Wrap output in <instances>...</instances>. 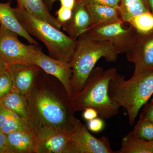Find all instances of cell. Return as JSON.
<instances>
[{
	"label": "cell",
	"mask_w": 153,
	"mask_h": 153,
	"mask_svg": "<svg viewBox=\"0 0 153 153\" xmlns=\"http://www.w3.org/2000/svg\"><path fill=\"white\" fill-rule=\"evenodd\" d=\"M42 71L26 96L28 125L39 140L70 130L75 113L63 85Z\"/></svg>",
	"instance_id": "1"
},
{
	"label": "cell",
	"mask_w": 153,
	"mask_h": 153,
	"mask_svg": "<svg viewBox=\"0 0 153 153\" xmlns=\"http://www.w3.org/2000/svg\"><path fill=\"white\" fill-rule=\"evenodd\" d=\"M108 94L116 106L126 110L132 125L140 109L153 94V70L133 75L128 80L117 73L109 82Z\"/></svg>",
	"instance_id": "2"
},
{
	"label": "cell",
	"mask_w": 153,
	"mask_h": 153,
	"mask_svg": "<svg viewBox=\"0 0 153 153\" xmlns=\"http://www.w3.org/2000/svg\"><path fill=\"white\" fill-rule=\"evenodd\" d=\"M116 68L105 70L100 66L91 71L82 90L70 99L74 111L92 108L102 119L110 118L119 113V108L112 103L108 94L109 82L117 74Z\"/></svg>",
	"instance_id": "3"
},
{
	"label": "cell",
	"mask_w": 153,
	"mask_h": 153,
	"mask_svg": "<svg viewBox=\"0 0 153 153\" xmlns=\"http://www.w3.org/2000/svg\"><path fill=\"white\" fill-rule=\"evenodd\" d=\"M118 55L110 42L96 41L85 33L79 36L76 40L71 62L72 97L82 90L88 77L100 58L103 57L108 62H115Z\"/></svg>",
	"instance_id": "4"
},
{
	"label": "cell",
	"mask_w": 153,
	"mask_h": 153,
	"mask_svg": "<svg viewBox=\"0 0 153 153\" xmlns=\"http://www.w3.org/2000/svg\"><path fill=\"white\" fill-rule=\"evenodd\" d=\"M21 25L31 36H35L47 47L49 56L71 63L76 40L42 19L34 16L22 6L13 8Z\"/></svg>",
	"instance_id": "5"
},
{
	"label": "cell",
	"mask_w": 153,
	"mask_h": 153,
	"mask_svg": "<svg viewBox=\"0 0 153 153\" xmlns=\"http://www.w3.org/2000/svg\"><path fill=\"white\" fill-rule=\"evenodd\" d=\"M65 153H116L106 137L97 138L86 126L73 116Z\"/></svg>",
	"instance_id": "6"
},
{
	"label": "cell",
	"mask_w": 153,
	"mask_h": 153,
	"mask_svg": "<svg viewBox=\"0 0 153 153\" xmlns=\"http://www.w3.org/2000/svg\"><path fill=\"white\" fill-rule=\"evenodd\" d=\"M123 23L120 20L92 26L84 33L96 41L112 43L119 54L126 53L134 43L136 32L131 25L125 27Z\"/></svg>",
	"instance_id": "7"
},
{
	"label": "cell",
	"mask_w": 153,
	"mask_h": 153,
	"mask_svg": "<svg viewBox=\"0 0 153 153\" xmlns=\"http://www.w3.org/2000/svg\"><path fill=\"white\" fill-rule=\"evenodd\" d=\"M18 36L15 32L0 26V57L7 66L17 63L33 64V53L36 45L23 44Z\"/></svg>",
	"instance_id": "8"
},
{
	"label": "cell",
	"mask_w": 153,
	"mask_h": 153,
	"mask_svg": "<svg viewBox=\"0 0 153 153\" xmlns=\"http://www.w3.org/2000/svg\"><path fill=\"white\" fill-rule=\"evenodd\" d=\"M32 63L39 66L47 74L58 79L66 89L68 97L71 99L72 97L71 85L72 70L71 63L56 60L45 55L41 48L36 46Z\"/></svg>",
	"instance_id": "9"
},
{
	"label": "cell",
	"mask_w": 153,
	"mask_h": 153,
	"mask_svg": "<svg viewBox=\"0 0 153 153\" xmlns=\"http://www.w3.org/2000/svg\"><path fill=\"white\" fill-rule=\"evenodd\" d=\"M126 54L128 60L134 66L133 75L153 70V33L146 35L136 33L134 43Z\"/></svg>",
	"instance_id": "10"
},
{
	"label": "cell",
	"mask_w": 153,
	"mask_h": 153,
	"mask_svg": "<svg viewBox=\"0 0 153 153\" xmlns=\"http://www.w3.org/2000/svg\"><path fill=\"white\" fill-rule=\"evenodd\" d=\"M10 71L14 87L25 96L33 87L41 68L35 64H17L8 66Z\"/></svg>",
	"instance_id": "11"
},
{
	"label": "cell",
	"mask_w": 153,
	"mask_h": 153,
	"mask_svg": "<svg viewBox=\"0 0 153 153\" xmlns=\"http://www.w3.org/2000/svg\"><path fill=\"white\" fill-rule=\"evenodd\" d=\"M92 25L91 18L85 4L80 0H76L71 19L62 25L73 40H76Z\"/></svg>",
	"instance_id": "12"
},
{
	"label": "cell",
	"mask_w": 153,
	"mask_h": 153,
	"mask_svg": "<svg viewBox=\"0 0 153 153\" xmlns=\"http://www.w3.org/2000/svg\"><path fill=\"white\" fill-rule=\"evenodd\" d=\"M7 136L10 153H37L39 139L31 130H18Z\"/></svg>",
	"instance_id": "13"
},
{
	"label": "cell",
	"mask_w": 153,
	"mask_h": 153,
	"mask_svg": "<svg viewBox=\"0 0 153 153\" xmlns=\"http://www.w3.org/2000/svg\"><path fill=\"white\" fill-rule=\"evenodd\" d=\"M0 26L17 33L31 44L38 46V43L24 29L11 7V0L7 3L0 2Z\"/></svg>",
	"instance_id": "14"
},
{
	"label": "cell",
	"mask_w": 153,
	"mask_h": 153,
	"mask_svg": "<svg viewBox=\"0 0 153 153\" xmlns=\"http://www.w3.org/2000/svg\"><path fill=\"white\" fill-rule=\"evenodd\" d=\"M0 104L18 115L27 123L28 107L26 97L16 88L0 99Z\"/></svg>",
	"instance_id": "15"
},
{
	"label": "cell",
	"mask_w": 153,
	"mask_h": 153,
	"mask_svg": "<svg viewBox=\"0 0 153 153\" xmlns=\"http://www.w3.org/2000/svg\"><path fill=\"white\" fill-rule=\"evenodd\" d=\"M18 5L22 6L30 13L48 22L55 28L60 30L62 25L56 18L52 16L43 0H16Z\"/></svg>",
	"instance_id": "16"
},
{
	"label": "cell",
	"mask_w": 153,
	"mask_h": 153,
	"mask_svg": "<svg viewBox=\"0 0 153 153\" xmlns=\"http://www.w3.org/2000/svg\"><path fill=\"white\" fill-rule=\"evenodd\" d=\"M70 129L39 140L37 153H65Z\"/></svg>",
	"instance_id": "17"
},
{
	"label": "cell",
	"mask_w": 153,
	"mask_h": 153,
	"mask_svg": "<svg viewBox=\"0 0 153 153\" xmlns=\"http://www.w3.org/2000/svg\"><path fill=\"white\" fill-rule=\"evenodd\" d=\"M85 5L91 18V26L122 20L117 9L93 4Z\"/></svg>",
	"instance_id": "18"
},
{
	"label": "cell",
	"mask_w": 153,
	"mask_h": 153,
	"mask_svg": "<svg viewBox=\"0 0 153 153\" xmlns=\"http://www.w3.org/2000/svg\"><path fill=\"white\" fill-rule=\"evenodd\" d=\"M27 129H30L27 122L19 117L15 113L0 104V131H1L7 135L12 132L18 130Z\"/></svg>",
	"instance_id": "19"
},
{
	"label": "cell",
	"mask_w": 153,
	"mask_h": 153,
	"mask_svg": "<svg viewBox=\"0 0 153 153\" xmlns=\"http://www.w3.org/2000/svg\"><path fill=\"white\" fill-rule=\"evenodd\" d=\"M118 10L122 21L128 23L135 16L151 11L148 0H120Z\"/></svg>",
	"instance_id": "20"
},
{
	"label": "cell",
	"mask_w": 153,
	"mask_h": 153,
	"mask_svg": "<svg viewBox=\"0 0 153 153\" xmlns=\"http://www.w3.org/2000/svg\"><path fill=\"white\" fill-rule=\"evenodd\" d=\"M116 153H153V143L126 136L123 139L120 149Z\"/></svg>",
	"instance_id": "21"
},
{
	"label": "cell",
	"mask_w": 153,
	"mask_h": 153,
	"mask_svg": "<svg viewBox=\"0 0 153 153\" xmlns=\"http://www.w3.org/2000/svg\"><path fill=\"white\" fill-rule=\"evenodd\" d=\"M128 24L134 28L136 33L141 35L153 33V14L151 11L135 16Z\"/></svg>",
	"instance_id": "22"
},
{
	"label": "cell",
	"mask_w": 153,
	"mask_h": 153,
	"mask_svg": "<svg viewBox=\"0 0 153 153\" xmlns=\"http://www.w3.org/2000/svg\"><path fill=\"white\" fill-rule=\"evenodd\" d=\"M126 136L133 138L153 140V123L141 114L136 125Z\"/></svg>",
	"instance_id": "23"
},
{
	"label": "cell",
	"mask_w": 153,
	"mask_h": 153,
	"mask_svg": "<svg viewBox=\"0 0 153 153\" xmlns=\"http://www.w3.org/2000/svg\"><path fill=\"white\" fill-rule=\"evenodd\" d=\"M15 88L10 71L8 67L0 72V99Z\"/></svg>",
	"instance_id": "24"
},
{
	"label": "cell",
	"mask_w": 153,
	"mask_h": 153,
	"mask_svg": "<svg viewBox=\"0 0 153 153\" xmlns=\"http://www.w3.org/2000/svg\"><path fill=\"white\" fill-rule=\"evenodd\" d=\"M87 122L88 129L92 132H100L104 128L105 123L101 117H96Z\"/></svg>",
	"instance_id": "25"
},
{
	"label": "cell",
	"mask_w": 153,
	"mask_h": 153,
	"mask_svg": "<svg viewBox=\"0 0 153 153\" xmlns=\"http://www.w3.org/2000/svg\"><path fill=\"white\" fill-rule=\"evenodd\" d=\"M85 4H93L118 9L120 0H80Z\"/></svg>",
	"instance_id": "26"
},
{
	"label": "cell",
	"mask_w": 153,
	"mask_h": 153,
	"mask_svg": "<svg viewBox=\"0 0 153 153\" xmlns=\"http://www.w3.org/2000/svg\"><path fill=\"white\" fill-rule=\"evenodd\" d=\"M72 11L73 10L60 6V8L56 12V19L62 25L71 19Z\"/></svg>",
	"instance_id": "27"
},
{
	"label": "cell",
	"mask_w": 153,
	"mask_h": 153,
	"mask_svg": "<svg viewBox=\"0 0 153 153\" xmlns=\"http://www.w3.org/2000/svg\"><path fill=\"white\" fill-rule=\"evenodd\" d=\"M97 111L92 108H87L83 111L82 117L85 120L88 121L98 117Z\"/></svg>",
	"instance_id": "28"
},
{
	"label": "cell",
	"mask_w": 153,
	"mask_h": 153,
	"mask_svg": "<svg viewBox=\"0 0 153 153\" xmlns=\"http://www.w3.org/2000/svg\"><path fill=\"white\" fill-rule=\"evenodd\" d=\"M0 153H10L7 135L0 131Z\"/></svg>",
	"instance_id": "29"
},
{
	"label": "cell",
	"mask_w": 153,
	"mask_h": 153,
	"mask_svg": "<svg viewBox=\"0 0 153 153\" xmlns=\"http://www.w3.org/2000/svg\"><path fill=\"white\" fill-rule=\"evenodd\" d=\"M141 115L153 123V99Z\"/></svg>",
	"instance_id": "30"
},
{
	"label": "cell",
	"mask_w": 153,
	"mask_h": 153,
	"mask_svg": "<svg viewBox=\"0 0 153 153\" xmlns=\"http://www.w3.org/2000/svg\"><path fill=\"white\" fill-rule=\"evenodd\" d=\"M62 7L73 10L76 2V0H59Z\"/></svg>",
	"instance_id": "31"
},
{
	"label": "cell",
	"mask_w": 153,
	"mask_h": 153,
	"mask_svg": "<svg viewBox=\"0 0 153 153\" xmlns=\"http://www.w3.org/2000/svg\"><path fill=\"white\" fill-rule=\"evenodd\" d=\"M7 66L2 59L0 57V72L6 69Z\"/></svg>",
	"instance_id": "32"
},
{
	"label": "cell",
	"mask_w": 153,
	"mask_h": 153,
	"mask_svg": "<svg viewBox=\"0 0 153 153\" xmlns=\"http://www.w3.org/2000/svg\"><path fill=\"white\" fill-rule=\"evenodd\" d=\"M43 1L44 4H45L47 7H51L52 6V4H53L55 1H57V0H43Z\"/></svg>",
	"instance_id": "33"
},
{
	"label": "cell",
	"mask_w": 153,
	"mask_h": 153,
	"mask_svg": "<svg viewBox=\"0 0 153 153\" xmlns=\"http://www.w3.org/2000/svg\"><path fill=\"white\" fill-rule=\"evenodd\" d=\"M148 2L151 12L153 14V0H148Z\"/></svg>",
	"instance_id": "34"
},
{
	"label": "cell",
	"mask_w": 153,
	"mask_h": 153,
	"mask_svg": "<svg viewBox=\"0 0 153 153\" xmlns=\"http://www.w3.org/2000/svg\"><path fill=\"white\" fill-rule=\"evenodd\" d=\"M152 142H153V140H152Z\"/></svg>",
	"instance_id": "35"
}]
</instances>
